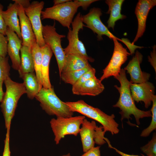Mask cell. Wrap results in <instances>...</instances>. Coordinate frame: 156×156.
Wrapping results in <instances>:
<instances>
[{
    "label": "cell",
    "instance_id": "obj_1",
    "mask_svg": "<svg viewBox=\"0 0 156 156\" xmlns=\"http://www.w3.org/2000/svg\"><path fill=\"white\" fill-rule=\"evenodd\" d=\"M114 77L119 81L120 86V87L114 86L120 93V96L118 101L113 107L120 109V111L119 113L121 115L122 124L123 120L126 119L129 125L138 127V126L131 122L129 120L132 119L131 116H134L137 124L139 125L140 124V119L152 116L151 111L142 110L136 107L130 90L131 83L127 78L126 71L124 69H121L119 74Z\"/></svg>",
    "mask_w": 156,
    "mask_h": 156
},
{
    "label": "cell",
    "instance_id": "obj_2",
    "mask_svg": "<svg viewBox=\"0 0 156 156\" xmlns=\"http://www.w3.org/2000/svg\"><path fill=\"white\" fill-rule=\"evenodd\" d=\"M65 102L73 112L79 113L100 123L105 133L109 131L114 135L119 132V125L114 119V114L107 115L99 109L88 104L83 100Z\"/></svg>",
    "mask_w": 156,
    "mask_h": 156
},
{
    "label": "cell",
    "instance_id": "obj_3",
    "mask_svg": "<svg viewBox=\"0 0 156 156\" xmlns=\"http://www.w3.org/2000/svg\"><path fill=\"white\" fill-rule=\"evenodd\" d=\"M6 88L0 107L5 120V127L10 129L12 120L14 115L18 101L21 96L26 93L23 83L12 80L10 77L4 82Z\"/></svg>",
    "mask_w": 156,
    "mask_h": 156
},
{
    "label": "cell",
    "instance_id": "obj_4",
    "mask_svg": "<svg viewBox=\"0 0 156 156\" xmlns=\"http://www.w3.org/2000/svg\"><path fill=\"white\" fill-rule=\"evenodd\" d=\"M35 98L40 103L42 109L50 116L68 118L74 114L65 102L57 96L53 87L50 88L42 87Z\"/></svg>",
    "mask_w": 156,
    "mask_h": 156
},
{
    "label": "cell",
    "instance_id": "obj_5",
    "mask_svg": "<svg viewBox=\"0 0 156 156\" xmlns=\"http://www.w3.org/2000/svg\"><path fill=\"white\" fill-rule=\"evenodd\" d=\"M85 118L86 117L83 115L52 118L50 123L55 144H58L66 135L77 136L79 134L81 126Z\"/></svg>",
    "mask_w": 156,
    "mask_h": 156
},
{
    "label": "cell",
    "instance_id": "obj_6",
    "mask_svg": "<svg viewBox=\"0 0 156 156\" xmlns=\"http://www.w3.org/2000/svg\"><path fill=\"white\" fill-rule=\"evenodd\" d=\"M81 125L79 134L83 152L94 147L95 144L101 145L106 142L110 143L104 137L105 133L103 126H97L94 121L90 122L85 118Z\"/></svg>",
    "mask_w": 156,
    "mask_h": 156
},
{
    "label": "cell",
    "instance_id": "obj_7",
    "mask_svg": "<svg viewBox=\"0 0 156 156\" xmlns=\"http://www.w3.org/2000/svg\"><path fill=\"white\" fill-rule=\"evenodd\" d=\"M79 7L73 1L70 0L45 8L41 12V17L42 20L51 19L56 20L63 27L69 29Z\"/></svg>",
    "mask_w": 156,
    "mask_h": 156
},
{
    "label": "cell",
    "instance_id": "obj_8",
    "mask_svg": "<svg viewBox=\"0 0 156 156\" xmlns=\"http://www.w3.org/2000/svg\"><path fill=\"white\" fill-rule=\"evenodd\" d=\"M55 26V22L53 25H43L42 33L45 44L49 47L55 55L60 76L66 57L62 46L61 39L65 38V36L58 34Z\"/></svg>",
    "mask_w": 156,
    "mask_h": 156
},
{
    "label": "cell",
    "instance_id": "obj_9",
    "mask_svg": "<svg viewBox=\"0 0 156 156\" xmlns=\"http://www.w3.org/2000/svg\"><path fill=\"white\" fill-rule=\"evenodd\" d=\"M82 16L80 12H79L71 23L72 29H68L67 38L68 44L63 49L66 55L71 54H79L88 58L90 62H92L94 59L88 56L83 43L78 37L79 31L85 26L83 24Z\"/></svg>",
    "mask_w": 156,
    "mask_h": 156
},
{
    "label": "cell",
    "instance_id": "obj_10",
    "mask_svg": "<svg viewBox=\"0 0 156 156\" xmlns=\"http://www.w3.org/2000/svg\"><path fill=\"white\" fill-rule=\"evenodd\" d=\"M114 44L113 53L108 65L103 70V74L100 80L102 81L110 77L118 75L121 70L122 65L127 60L130 55L116 38L112 39Z\"/></svg>",
    "mask_w": 156,
    "mask_h": 156
},
{
    "label": "cell",
    "instance_id": "obj_11",
    "mask_svg": "<svg viewBox=\"0 0 156 156\" xmlns=\"http://www.w3.org/2000/svg\"><path fill=\"white\" fill-rule=\"evenodd\" d=\"M44 4L43 1H34L28 6L23 8L31 25L36 43L40 47L45 44L42 35L43 25L41 19V12Z\"/></svg>",
    "mask_w": 156,
    "mask_h": 156
},
{
    "label": "cell",
    "instance_id": "obj_12",
    "mask_svg": "<svg viewBox=\"0 0 156 156\" xmlns=\"http://www.w3.org/2000/svg\"><path fill=\"white\" fill-rule=\"evenodd\" d=\"M102 15L100 8H93L90 9L87 14L82 15L83 22L86 24L85 26L90 29L94 33L97 34L98 40L103 39L102 36L103 35L106 36L111 39L115 38L119 40L120 39L113 34L103 23L100 19Z\"/></svg>",
    "mask_w": 156,
    "mask_h": 156
},
{
    "label": "cell",
    "instance_id": "obj_13",
    "mask_svg": "<svg viewBox=\"0 0 156 156\" xmlns=\"http://www.w3.org/2000/svg\"><path fill=\"white\" fill-rule=\"evenodd\" d=\"M130 89L134 101L144 102L146 108L150 106L155 95V87L153 83L148 81L139 83H130Z\"/></svg>",
    "mask_w": 156,
    "mask_h": 156
},
{
    "label": "cell",
    "instance_id": "obj_14",
    "mask_svg": "<svg viewBox=\"0 0 156 156\" xmlns=\"http://www.w3.org/2000/svg\"><path fill=\"white\" fill-rule=\"evenodd\" d=\"M156 5V0H139L137 3L135 13L138 21V29L136 36L132 44H134L143 35L146 28V22L150 10Z\"/></svg>",
    "mask_w": 156,
    "mask_h": 156
},
{
    "label": "cell",
    "instance_id": "obj_15",
    "mask_svg": "<svg viewBox=\"0 0 156 156\" xmlns=\"http://www.w3.org/2000/svg\"><path fill=\"white\" fill-rule=\"evenodd\" d=\"M18 15L22 46L27 47L31 51L32 47L36 42V37L29 20L25 14L23 7L20 4H18Z\"/></svg>",
    "mask_w": 156,
    "mask_h": 156
},
{
    "label": "cell",
    "instance_id": "obj_16",
    "mask_svg": "<svg viewBox=\"0 0 156 156\" xmlns=\"http://www.w3.org/2000/svg\"><path fill=\"white\" fill-rule=\"evenodd\" d=\"M142 59V55L137 50L135 55L124 68V69L130 75L131 83H141L148 81L150 78V74L142 71L140 68V64Z\"/></svg>",
    "mask_w": 156,
    "mask_h": 156
},
{
    "label": "cell",
    "instance_id": "obj_17",
    "mask_svg": "<svg viewBox=\"0 0 156 156\" xmlns=\"http://www.w3.org/2000/svg\"><path fill=\"white\" fill-rule=\"evenodd\" d=\"M6 35L8 40L7 53L12 61V67L18 70L21 63L20 51L22 46V40L15 32L8 27Z\"/></svg>",
    "mask_w": 156,
    "mask_h": 156
},
{
    "label": "cell",
    "instance_id": "obj_18",
    "mask_svg": "<svg viewBox=\"0 0 156 156\" xmlns=\"http://www.w3.org/2000/svg\"><path fill=\"white\" fill-rule=\"evenodd\" d=\"M101 82L95 76L87 80L77 88L72 90V92L77 95L97 96L104 89Z\"/></svg>",
    "mask_w": 156,
    "mask_h": 156
},
{
    "label": "cell",
    "instance_id": "obj_19",
    "mask_svg": "<svg viewBox=\"0 0 156 156\" xmlns=\"http://www.w3.org/2000/svg\"><path fill=\"white\" fill-rule=\"evenodd\" d=\"M3 18L7 27L15 32L22 40L19 20L18 15V4L10 3L7 9L3 12Z\"/></svg>",
    "mask_w": 156,
    "mask_h": 156
},
{
    "label": "cell",
    "instance_id": "obj_20",
    "mask_svg": "<svg viewBox=\"0 0 156 156\" xmlns=\"http://www.w3.org/2000/svg\"><path fill=\"white\" fill-rule=\"evenodd\" d=\"M88 61V58L79 54L67 55L61 73L83 69L90 65Z\"/></svg>",
    "mask_w": 156,
    "mask_h": 156
},
{
    "label": "cell",
    "instance_id": "obj_21",
    "mask_svg": "<svg viewBox=\"0 0 156 156\" xmlns=\"http://www.w3.org/2000/svg\"><path fill=\"white\" fill-rule=\"evenodd\" d=\"M42 53L41 73L42 81V87L50 88L52 87L49 79V65L53 53L47 44L40 47Z\"/></svg>",
    "mask_w": 156,
    "mask_h": 156
},
{
    "label": "cell",
    "instance_id": "obj_22",
    "mask_svg": "<svg viewBox=\"0 0 156 156\" xmlns=\"http://www.w3.org/2000/svg\"><path fill=\"white\" fill-rule=\"evenodd\" d=\"M124 0H106L105 3L108 5L109 9L106 13L109 14V18L107 22V27L111 28L114 30L116 22L119 20H122L126 16L121 14L122 5Z\"/></svg>",
    "mask_w": 156,
    "mask_h": 156
},
{
    "label": "cell",
    "instance_id": "obj_23",
    "mask_svg": "<svg viewBox=\"0 0 156 156\" xmlns=\"http://www.w3.org/2000/svg\"><path fill=\"white\" fill-rule=\"evenodd\" d=\"M20 53L21 63L18 71L21 78L24 74L34 73L35 70L31 51L27 47L22 46Z\"/></svg>",
    "mask_w": 156,
    "mask_h": 156
},
{
    "label": "cell",
    "instance_id": "obj_24",
    "mask_svg": "<svg viewBox=\"0 0 156 156\" xmlns=\"http://www.w3.org/2000/svg\"><path fill=\"white\" fill-rule=\"evenodd\" d=\"M21 78L23 81L27 97L33 99L41 89L35 74L34 72L26 73Z\"/></svg>",
    "mask_w": 156,
    "mask_h": 156
},
{
    "label": "cell",
    "instance_id": "obj_25",
    "mask_svg": "<svg viewBox=\"0 0 156 156\" xmlns=\"http://www.w3.org/2000/svg\"><path fill=\"white\" fill-rule=\"evenodd\" d=\"M35 74L37 77L40 88L42 87V81L41 73L42 53L40 47L35 43L31 49Z\"/></svg>",
    "mask_w": 156,
    "mask_h": 156
},
{
    "label": "cell",
    "instance_id": "obj_26",
    "mask_svg": "<svg viewBox=\"0 0 156 156\" xmlns=\"http://www.w3.org/2000/svg\"><path fill=\"white\" fill-rule=\"evenodd\" d=\"M92 67L90 65L81 69L62 73L60 77L64 82L73 86L83 74Z\"/></svg>",
    "mask_w": 156,
    "mask_h": 156
},
{
    "label": "cell",
    "instance_id": "obj_27",
    "mask_svg": "<svg viewBox=\"0 0 156 156\" xmlns=\"http://www.w3.org/2000/svg\"><path fill=\"white\" fill-rule=\"evenodd\" d=\"M9 57H0V103L2 100L4 92L3 90V84L10 75V67L9 62Z\"/></svg>",
    "mask_w": 156,
    "mask_h": 156
},
{
    "label": "cell",
    "instance_id": "obj_28",
    "mask_svg": "<svg viewBox=\"0 0 156 156\" xmlns=\"http://www.w3.org/2000/svg\"><path fill=\"white\" fill-rule=\"evenodd\" d=\"M153 105L150 111L152 114V120L149 126L144 129L142 132L140 136L147 137L154 130L156 129V96H154L152 101Z\"/></svg>",
    "mask_w": 156,
    "mask_h": 156
},
{
    "label": "cell",
    "instance_id": "obj_29",
    "mask_svg": "<svg viewBox=\"0 0 156 156\" xmlns=\"http://www.w3.org/2000/svg\"><path fill=\"white\" fill-rule=\"evenodd\" d=\"M141 151L148 156H156V135L154 133L151 140L140 148Z\"/></svg>",
    "mask_w": 156,
    "mask_h": 156
},
{
    "label": "cell",
    "instance_id": "obj_30",
    "mask_svg": "<svg viewBox=\"0 0 156 156\" xmlns=\"http://www.w3.org/2000/svg\"><path fill=\"white\" fill-rule=\"evenodd\" d=\"M95 69L92 67L90 69L83 74L76 82L72 86V90L77 88L87 80L95 77Z\"/></svg>",
    "mask_w": 156,
    "mask_h": 156
},
{
    "label": "cell",
    "instance_id": "obj_31",
    "mask_svg": "<svg viewBox=\"0 0 156 156\" xmlns=\"http://www.w3.org/2000/svg\"><path fill=\"white\" fill-rule=\"evenodd\" d=\"M8 40L7 37L0 33V57H5L7 54Z\"/></svg>",
    "mask_w": 156,
    "mask_h": 156
},
{
    "label": "cell",
    "instance_id": "obj_32",
    "mask_svg": "<svg viewBox=\"0 0 156 156\" xmlns=\"http://www.w3.org/2000/svg\"><path fill=\"white\" fill-rule=\"evenodd\" d=\"M10 130H7L2 156H11L10 146Z\"/></svg>",
    "mask_w": 156,
    "mask_h": 156
},
{
    "label": "cell",
    "instance_id": "obj_33",
    "mask_svg": "<svg viewBox=\"0 0 156 156\" xmlns=\"http://www.w3.org/2000/svg\"><path fill=\"white\" fill-rule=\"evenodd\" d=\"M119 41L123 42L129 49L130 52V55H132L135 53L136 49H141L144 48L143 47H140L135 45L133 44L127 38H122L120 39Z\"/></svg>",
    "mask_w": 156,
    "mask_h": 156
},
{
    "label": "cell",
    "instance_id": "obj_34",
    "mask_svg": "<svg viewBox=\"0 0 156 156\" xmlns=\"http://www.w3.org/2000/svg\"><path fill=\"white\" fill-rule=\"evenodd\" d=\"M3 5L0 3V33L6 35L7 29V27L3 15Z\"/></svg>",
    "mask_w": 156,
    "mask_h": 156
},
{
    "label": "cell",
    "instance_id": "obj_35",
    "mask_svg": "<svg viewBox=\"0 0 156 156\" xmlns=\"http://www.w3.org/2000/svg\"><path fill=\"white\" fill-rule=\"evenodd\" d=\"M97 0H75L73 1L79 7H81L84 10L87 8L93 3L98 1Z\"/></svg>",
    "mask_w": 156,
    "mask_h": 156
},
{
    "label": "cell",
    "instance_id": "obj_36",
    "mask_svg": "<svg viewBox=\"0 0 156 156\" xmlns=\"http://www.w3.org/2000/svg\"><path fill=\"white\" fill-rule=\"evenodd\" d=\"M100 146L94 147L84 153L81 156H101Z\"/></svg>",
    "mask_w": 156,
    "mask_h": 156
},
{
    "label": "cell",
    "instance_id": "obj_37",
    "mask_svg": "<svg viewBox=\"0 0 156 156\" xmlns=\"http://www.w3.org/2000/svg\"><path fill=\"white\" fill-rule=\"evenodd\" d=\"M153 50L151 52L150 56L148 57V61L154 68L156 72V45L153 47Z\"/></svg>",
    "mask_w": 156,
    "mask_h": 156
},
{
    "label": "cell",
    "instance_id": "obj_38",
    "mask_svg": "<svg viewBox=\"0 0 156 156\" xmlns=\"http://www.w3.org/2000/svg\"><path fill=\"white\" fill-rule=\"evenodd\" d=\"M15 3L21 5L23 8L28 6L30 4L29 1L28 0H13Z\"/></svg>",
    "mask_w": 156,
    "mask_h": 156
},
{
    "label": "cell",
    "instance_id": "obj_39",
    "mask_svg": "<svg viewBox=\"0 0 156 156\" xmlns=\"http://www.w3.org/2000/svg\"><path fill=\"white\" fill-rule=\"evenodd\" d=\"M108 146L110 148L114 149L117 153L119 154L121 156H145L144 155H129V154L125 153H124V152H123L119 151V150H118V149L116 148H115L113 147L110 144H108Z\"/></svg>",
    "mask_w": 156,
    "mask_h": 156
},
{
    "label": "cell",
    "instance_id": "obj_40",
    "mask_svg": "<svg viewBox=\"0 0 156 156\" xmlns=\"http://www.w3.org/2000/svg\"><path fill=\"white\" fill-rule=\"evenodd\" d=\"M70 1L69 0H54L53 1L54 5L63 4Z\"/></svg>",
    "mask_w": 156,
    "mask_h": 156
},
{
    "label": "cell",
    "instance_id": "obj_41",
    "mask_svg": "<svg viewBox=\"0 0 156 156\" xmlns=\"http://www.w3.org/2000/svg\"><path fill=\"white\" fill-rule=\"evenodd\" d=\"M61 156H71L70 153H68L67 154L63 155H62Z\"/></svg>",
    "mask_w": 156,
    "mask_h": 156
}]
</instances>
